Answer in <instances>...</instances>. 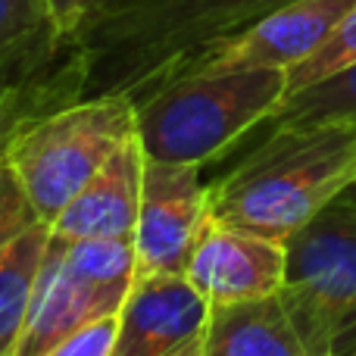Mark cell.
Segmentation results:
<instances>
[{
  "mask_svg": "<svg viewBox=\"0 0 356 356\" xmlns=\"http://www.w3.org/2000/svg\"><path fill=\"white\" fill-rule=\"evenodd\" d=\"M284 269H288L284 241L213 219L207 213V222L184 263V278L200 291L209 307H216V303H241L278 294L284 284Z\"/></svg>",
  "mask_w": 356,
  "mask_h": 356,
  "instance_id": "ba28073f",
  "label": "cell"
},
{
  "mask_svg": "<svg viewBox=\"0 0 356 356\" xmlns=\"http://www.w3.org/2000/svg\"><path fill=\"white\" fill-rule=\"evenodd\" d=\"M110 3H116V0H97V3H94V10H104V6H110ZM94 10H91V13H94ZM91 13H88V16H91ZM88 16H85V19H88Z\"/></svg>",
  "mask_w": 356,
  "mask_h": 356,
  "instance_id": "603a6c76",
  "label": "cell"
},
{
  "mask_svg": "<svg viewBox=\"0 0 356 356\" xmlns=\"http://www.w3.org/2000/svg\"><path fill=\"white\" fill-rule=\"evenodd\" d=\"M350 63H356V3L319 50H313L307 60H300L297 66L288 69V94L300 91V88L313 85V81L325 79V75L338 72V69L350 66Z\"/></svg>",
  "mask_w": 356,
  "mask_h": 356,
  "instance_id": "e0dca14e",
  "label": "cell"
},
{
  "mask_svg": "<svg viewBox=\"0 0 356 356\" xmlns=\"http://www.w3.org/2000/svg\"><path fill=\"white\" fill-rule=\"evenodd\" d=\"M138 278L135 241L47 238L16 356H44L72 332L119 313Z\"/></svg>",
  "mask_w": 356,
  "mask_h": 356,
  "instance_id": "8992f818",
  "label": "cell"
},
{
  "mask_svg": "<svg viewBox=\"0 0 356 356\" xmlns=\"http://www.w3.org/2000/svg\"><path fill=\"white\" fill-rule=\"evenodd\" d=\"M116 322H119V313L104 316V319L91 322V325L72 332L69 338H63L44 356H110L113 338H116Z\"/></svg>",
  "mask_w": 356,
  "mask_h": 356,
  "instance_id": "d6986e66",
  "label": "cell"
},
{
  "mask_svg": "<svg viewBox=\"0 0 356 356\" xmlns=\"http://www.w3.org/2000/svg\"><path fill=\"white\" fill-rule=\"evenodd\" d=\"M278 291L313 356H341L356 334V200L350 191L288 234Z\"/></svg>",
  "mask_w": 356,
  "mask_h": 356,
  "instance_id": "5b68a950",
  "label": "cell"
},
{
  "mask_svg": "<svg viewBox=\"0 0 356 356\" xmlns=\"http://www.w3.org/2000/svg\"><path fill=\"white\" fill-rule=\"evenodd\" d=\"M341 356H356V334H353V341H350V344L344 347V353H341Z\"/></svg>",
  "mask_w": 356,
  "mask_h": 356,
  "instance_id": "7402d4cb",
  "label": "cell"
},
{
  "mask_svg": "<svg viewBox=\"0 0 356 356\" xmlns=\"http://www.w3.org/2000/svg\"><path fill=\"white\" fill-rule=\"evenodd\" d=\"M203 356H313L282 297L209 307Z\"/></svg>",
  "mask_w": 356,
  "mask_h": 356,
  "instance_id": "7c38bea8",
  "label": "cell"
},
{
  "mask_svg": "<svg viewBox=\"0 0 356 356\" xmlns=\"http://www.w3.org/2000/svg\"><path fill=\"white\" fill-rule=\"evenodd\" d=\"M288 97V69L188 72L135 100V131L147 160L207 166L266 125Z\"/></svg>",
  "mask_w": 356,
  "mask_h": 356,
  "instance_id": "3957f363",
  "label": "cell"
},
{
  "mask_svg": "<svg viewBox=\"0 0 356 356\" xmlns=\"http://www.w3.org/2000/svg\"><path fill=\"white\" fill-rule=\"evenodd\" d=\"M35 222H41L25 200L22 188H19L16 175H13L10 163H6L3 150H0V247H6L13 238L29 232Z\"/></svg>",
  "mask_w": 356,
  "mask_h": 356,
  "instance_id": "ac0fdd59",
  "label": "cell"
},
{
  "mask_svg": "<svg viewBox=\"0 0 356 356\" xmlns=\"http://www.w3.org/2000/svg\"><path fill=\"white\" fill-rule=\"evenodd\" d=\"M347 191H350V197L356 200V181H353V184H350V188H347Z\"/></svg>",
  "mask_w": 356,
  "mask_h": 356,
  "instance_id": "cb8c5ba5",
  "label": "cell"
},
{
  "mask_svg": "<svg viewBox=\"0 0 356 356\" xmlns=\"http://www.w3.org/2000/svg\"><path fill=\"white\" fill-rule=\"evenodd\" d=\"M291 0H116L75 29L85 94L141 100Z\"/></svg>",
  "mask_w": 356,
  "mask_h": 356,
  "instance_id": "6da1fadb",
  "label": "cell"
},
{
  "mask_svg": "<svg viewBox=\"0 0 356 356\" xmlns=\"http://www.w3.org/2000/svg\"><path fill=\"white\" fill-rule=\"evenodd\" d=\"M94 3H97V0H47V10H50V19H54L56 29L72 38L75 29H79L88 13L94 10Z\"/></svg>",
  "mask_w": 356,
  "mask_h": 356,
  "instance_id": "ffe728a7",
  "label": "cell"
},
{
  "mask_svg": "<svg viewBox=\"0 0 356 356\" xmlns=\"http://www.w3.org/2000/svg\"><path fill=\"white\" fill-rule=\"evenodd\" d=\"M135 135V100L97 94L31 119L3 156L35 216L50 225L60 209Z\"/></svg>",
  "mask_w": 356,
  "mask_h": 356,
  "instance_id": "277c9868",
  "label": "cell"
},
{
  "mask_svg": "<svg viewBox=\"0 0 356 356\" xmlns=\"http://www.w3.org/2000/svg\"><path fill=\"white\" fill-rule=\"evenodd\" d=\"M75 41L54 25L47 0H0V72H31L63 60Z\"/></svg>",
  "mask_w": 356,
  "mask_h": 356,
  "instance_id": "5bb4252c",
  "label": "cell"
},
{
  "mask_svg": "<svg viewBox=\"0 0 356 356\" xmlns=\"http://www.w3.org/2000/svg\"><path fill=\"white\" fill-rule=\"evenodd\" d=\"M356 122V63L288 94L269 125Z\"/></svg>",
  "mask_w": 356,
  "mask_h": 356,
  "instance_id": "2e32d148",
  "label": "cell"
},
{
  "mask_svg": "<svg viewBox=\"0 0 356 356\" xmlns=\"http://www.w3.org/2000/svg\"><path fill=\"white\" fill-rule=\"evenodd\" d=\"M353 3L356 0H291V3L278 6L275 13L263 16L259 22H253L250 29H244L241 35L197 56L178 75L257 66L291 69L328 41V35L338 29V22L350 13Z\"/></svg>",
  "mask_w": 356,
  "mask_h": 356,
  "instance_id": "9c48e42d",
  "label": "cell"
},
{
  "mask_svg": "<svg viewBox=\"0 0 356 356\" xmlns=\"http://www.w3.org/2000/svg\"><path fill=\"white\" fill-rule=\"evenodd\" d=\"M209 303L184 272H156L135 278L119 307L110 356H169L203 332Z\"/></svg>",
  "mask_w": 356,
  "mask_h": 356,
  "instance_id": "30bf717a",
  "label": "cell"
},
{
  "mask_svg": "<svg viewBox=\"0 0 356 356\" xmlns=\"http://www.w3.org/2000/svg\"><path fill=\"white\" fill-rule=\"evenodd\" d=\"M47 238L50 228L35 222L29 232L0 247V356H16Z\"/></svg>",
  "mask_w": 356,
  "mask_h": 356,
  "instance_id": "9a60e30c",
  "label": "cell"
},
{
  "mask_svg": "<svg viewBox=\"0 0 356 356\" xmlns=\"http://www.w3.org/2000/svg\"><path fill=\"white\" fill-rule=\"evenodd\" d=\"M356 181V122L272 125L241 163L207 184L213 219L288 241Z\"/></svg>",
  "mask_w": 356,
  "mask_h": 356,
  "instance_id": "7a4b0ae2",
  "label": "cell"
},
{
  "mask_svg": "<svg viewBox=\"0 0 356 356\" xmlns=\"http://www.w3.org/2000/svg\"><path fill=\"white\" fill-rule=\"evenodd\" d=\"M169 356H203V332L197 338H191L188 344H181L178 350H172Z\"/></svg>",
  "mask_w": 356,
  "mask_h": 356,
  "instance_id": "44dd1931",
  "label": "cell"
},
{
  "mask_svg": "<svg viewBox=\"0 0 356 356\" xmlns=\"http://www.w3.org/2000/svg\"><path fill=\"white\" fill-rule=\"evenodd\" d=\"M144 147L138 131L104 163L97 175L60 209L50 222V234L63 241L135 238L138 203H141Z\"/></svg>",
  "mask_w": 356,
  "mask_h": 356,
  "instance_id": "8fae6325",
  "label": "cell"
},
{
  "mask_svg": "<svg viewBox=\"0 0 356 356\" xmlns=\"http://www.w3.org/2000/svg\"><path fill=\"white\" fill-rule=\"evenodd\" d=\"M81 94H85V72L75 47L50 66L31 72H0V150L22 125L44 113L75 104Z\"/></svg>",
  "mask_w": 356,
  "mask_h": 356,
  "instance_id": "4fadbf2b",
  "label": "cell"
},
{
  "mask_svg": "<svg viewBox=\"0 0 356 356\" xmlns=\"http://www.w3.org/2000/svg\"><path fill=\"white\" fill-rule=\"evenodd\" d=\"M207 213V184L200 181V166L144 156L141 203L131 238L138 278L156 272H184Z\"/></svg>",
  "mask_w": 356,
  "mask_h": 356,
  "instance_id": "52a82bcc",
  "label": "cell"
}]
</instances>
